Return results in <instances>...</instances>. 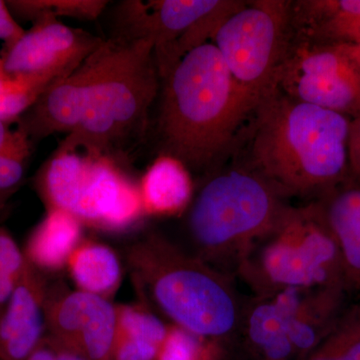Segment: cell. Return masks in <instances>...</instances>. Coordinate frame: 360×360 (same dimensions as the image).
I'll list each match as a JSON object with an SVG mask.
<instances>
[{"label": "cell", "instance_id": "cell-1", "mask_svg": "<svg viewBox=\"0 0 360 360\" xmlns=\"http://www.w3.org/2000/svg\"><path fill=\"white\" fill-rule=\"evenodd\" d=\"M352 120L274 89L252 110L232 153L283 198H319L350 176Z\"/></svg>", "mask_w": 360, "mask_h": 360}, {"label": "cell", "instance_id": "cell-2", "mask_svg": "<svg viewBox=\"0 0 360 360\" xmlns=\"http://www.w3.org/2000/svg\"><path fill=\"white\" fill-rule=\"evenodd\" d=\"M162 82V155L176 158L189 172L215 169L232 155L255 104L212 42L186 53Z\"/></svg>", "mask_w": 360, "mask_h": 360}, {"label": "cell", "instance_id": "cell-3", "mask_svg": "<svg viewBox=\"0 0 360 360\" xmlns=\"http://www.w3.org/2000/svg\"><path fill=\"white\" fill-rule=\"evenodd\" d=\"M127 262L142 295L174 326L217 341L240 326L245 307L229 274L160 234L137 241Z\"/></svg>", "mask_w": 360, "mask_h": 360}, {"label": "cell", "instance_id": "cell-4", "mask_svg": "<svg viewBox=\"0 0 360 360\" xmlns=\"http://www.w3.org/2000/svg\"><path fill=\"white\" fill-rule=\"evenodd\" d=\"M101 65L79 124L61 146L117 156L139 141L160 77L150 39L112 37L98 46Z\"/></svg>", "mask_w": 360, "mask_h": 360}, {"label": "cell", "instance_id": "cell-5", "mask_svg": "<svg viewBox=\"0 0 360 360\" xmlns=\"http://www.w3.org/2000/svg\"><path fill=\"white\" fill-rule=\"evenodd\" d=\"M269 182L239 165L217 172L201 187L187 217L191 255L227 274L290 206Z\"/></svg>", "mask_w": 360, "mask_h": 360}, {"label": "cell", "instance_id": "cell-6", "mask_svg": "<svg viewBox=\"0 0 360 360\" xmlns=\"http://www.w3.org/2000/svg\"><path fill=\"white\" fill-rule=\"evenodd\" d=\"M236 272L262 297L290 288L347 290L340 250L314 202L290 206L248 250Z\"/></svg>", "mask_w": 360, "mask_h": 360}, {"label": "cell", "instance_id": "cell-7", "mask_svg": "<svg viewBox=\"0 0 360 360\" xmlns=\"http://www.w3.org/2000/svg\"><path fill=\"white\" fill-rule=\"evenodd\" d=\"M37 188L47 210H60L84 226L120 232L146 215L139 184L110 156L59 146L37 174Z\"/></svg>", "mask_w": 360, "mask_h": 360}, {"label": "cell", "instance_id": "cell-8", "mask_svg": "<svg viewBox=\"0 0 360 360\" xmlns=\"http://www.w3.org/2000/svg\"><path fill=\"white\" fill-rule=\"evenodd\" d=\"M291 1H245L213 34L224 65L239 89L257 104L276 89L277 77L293 40Z\"/></svg>", "mask_w": 360, "mask_h": 360}, {"label": "cell", "instance_id": "cell-9", "mask_svg": "<svg viewBox=\"0 0 360 360\" xmlns=\"http://www.w3.org/2000/svg\"><path fill=\"white\" fill-rule=\"evenodd\" d=\"M243 0H158L122 2V37L155 42L160 80L189 51L207 44L219 25L245 6Z\"/></svg>", "mask_w": 360, "mask_h": 360}, {"label": "cell", "instance_id": "cell-10", "mask_svg": "<svg viewBox=\"0 0 360 360\" xmlns=\"http://www.w3.org/2000/svg\"><path fill=\"white\" fill-rule=\"evenodd\" d=\"M276 89L290 98L349 117L360 115V66L349 44L292 40Z\"/></svg>", "mask_w": 360, "mask_h": 360}, {"label": "cell", "instance_id": "cell-11", "mask_svg": "<svg viewBox=\"0 0 360 360\" xmlns=\"http://www.w3.org/2000/svg\"><path fill=\"white\" fill-rule=\"evenodd\" d=\"M47 336L59 347L89 360H111L116 307L110 300L63 284L49 288L45 307Z\"/></svg>", "mask_w": 360, "mask_h": 360}, {"label": "cell", "instance_id": "cell-12", "mask_svg": "<svg viewBox=\"0 0 360 360\" xmlns=\"http://www.w3.org/2000/svg\"><path fill=\"white\" fill-rule=\"evenodd\" d=\"M103 42V39L42 16L28 32L4 46L2 70L6 75L71 73Z\"/></svg>", "mask_w": 360, "mask_h": 360}, {"label": "cell", "instance_id": "cell-13", "mask_svg": "<svg viewBox=\"0 0 360 360\" xmlns=\"http://www.w3.org/2000/svg\"><path fill=\"white\" fill-rule=\"evenodd\" d=\"M98 46L68 77L45 90L18 120V129L30 141L59 132L70 134L79 124L101 65Z\"/></svg>", "mask_w": 360, "mask_h": 360}, {"label": "cell", "instance_id": "cell-14", "mask_svg": "<svg viewBox=\"0 0 360 360\" xmlns=\"http://www.w3.org/2000/svg\"><path fill=\"white\" fill-rule=\"evenodd\" d=\"M49 288L44 272L26 260L20 281L0 315V360H26L44 340Z\"/></svg>", "mask_w": 360, "mask_h": 360}, {"label": "cell", "instance_id": "cell-15", "mask_svg": "<svg viewBox=\"0 0 360 360\" xmlns=\"http://www.w3.org/2000/svg\"><path fill=\"white\" fill-rule=\"evenodd\" d=\"M314 203L340 250L347 290L360 288V182L349 176Z\"/></svg>", "mask_w": 360, "mask_h": 360}, {"label": "cell", "instance_id": "cell-16", "mask_svg": "<svg viewBox=\"0 0 360 360\" xmlns=\"http://www.w3.org/2000/svg\"><path fill=\"white\" fill-rule=\"evenodd\" d=\"M293 39L317 44H359L360 0L291 1Z\"/></svg>", "mask_w": 360, "mask_h": 360}, {"label": "cell", "instance_id": "cell-17", "mask_svg": "<svg viewBox=\"0 0 360 360\" xmlns=\"http://www.w3.org/2000/svg\"><path fill=\"white\" fill-rule=\"evenodd\" d=\"M345 291L342 288L302 290L288 321V336L296 355L309 356L340 326L338 316Z\"/></svg>", "mask_w": 360, "mask_h": 360}, {"label": "cell", "instance_id": "cell-18", "mask_svg": "<svg viewBox=\"0 0 360 360\" xmlns=\"http://www.w3.org/2000/svg\"><path fill=\"white\" fill-rule=\"evenodd\" d=\"M139 191L146 215L172 217L191 205L193 182L184 163L161 155L142 176Z\"/></svg>", "mask_w": 360, "mask_h": 360}, {"label": "cell", "instance_id": "cell-19", "mask_svg": "<svg viewBox=\"0 0 360 360\" xmlns=\"http://www.w3.org/2000/svg\"><path fill=\"white\" fill-rule=\"evenodd\" d=\"M82 227L84 224L70 213L47 210L26 243V260L44 274L59 271L82 243Z\"/></svg>", "mask_w": 360, "mask_h": 360}, {"label": "cell", "instance_id": "cell-20", "mask_svg": "<svg viewBox=\"0 0 360 360\" xmlns=\"http://www.w3.org/2000/svg\"><path fill=\"white\" fill-rule=\"evenodd\" d=\"M240 326L264 360H290L295 356L288 336V311L278 295L255 296L243 309Z\"/></svg>", "mask_w": 360, "mask_h": 360}, {"label": "cell", "instance_id": "cell-21", "mask_svg": "<svg viewBox=\"0 0 360 360\" xmlns=\"http://www.w3.org/2000/svg\"><path fill=\"white\" fill-rule=\"evenodd\" d=\"M168 326L143 307H116L111 360H155Z\"/></svg>", "mask_w": 360, "mask_h": 360}, {"label": "cell", "instance_id": "cell-22", "mask_svg": "<svg viewBox=\"0 0 360 360\" xmlns=\"http://www.w3.org/2000/svg\"><path fill=\"white\" fill-rule=\"evenodd\" d=\"M68 272L78 290L110 300L120 288L122 265L110 246L82 240L68 259Z\"/></svg>", "mask_w": 360, "mask_h": 360}, {"label": "cell", "instance_id": "cell-23", "mask_svg": "<svg viewBox=\"0 0 360 360\" xmlns=\"http://www.w3.org/2000/svg\"><path fill=\"white\" fill-rule=\"evenodd\" d=\"M70 73L47 72L0 77V120H18L45 90Z\"/></svg>", "mask_w": 360, "mask_h": 360}, {"label": "cell", "instance_id": "cell-24", "mask_svg": "<svg viewBox=\"0 0 360 360\" xmlns=\"http://www.w3.org/2000/svg\"><path fill=\"white\" fill-rule=\"evenodd\" d=\"M108 1L103 0H39V1H9L16 13L34 22L42 16L58 18H77L80 20H94L101 15Z\"/></svg>", "mask_w": 360, "mask_h": 360}, {"label": "cell", "instance_id": "cell-25", "mask_svg": "<svg viewBox=\"0 0 360 360\" xmlns=\"http://www.w3.org/2000/svg\"><path fill=\"white\" fill-rule=\"evenodd\" d=\"M305 360H360V321L352 316L341 321Z\"/></svg>", "mask_w": 360, "mask_h": 360}, {"label": "cell", "instance_id": "cell-26", "mask_svg": "<svg viewBox=\"0 0 360 360\" xmlns=\"http://www.w3.org/2000/svg\"><path fill=\"white\" fill-rule=\"evenodd\" d=\"M26 258L11 234L0 227V315L25 270Z\"/></svg>", "mask_w": 360, "mask_h": 360}, {"label": "cell", "instance_id": "cell-27", "mask_svg": "<svg viewBox=\"0 0 360 360\" xmlns=\"http://www.w3.org/2000/svg\"><path fill=\"white\" fill-rule=\"evenodd\" d=\"M205 340L179 326H168L155 360H200Z\"/></svg>", "mask_w": 360, "mask_h": 360}, {"label": "cell", "instance_id": "cell-28", "mask_svg": "<svg viewBox=\"0 0 360 360\" xmlns=\"http://www.w3.org/2000/svg\"><path fill=\"white\" fill-rule=\"evenodd\" d=\"M26 156L0 155V210L20 187L25 174Z\"/></svg>", "mask_w": 360, "mask_h": 360}, {"label": "cell", "instance_id": "cell-29", "mask_svg": "<svg viewBox=\"0 0 360 360\" xmlns=\"http://www.w3.org/2000/svg\"><path fill=\"white\" fill-rule=\"evenodd\" d=\"M32 143L27 135L20 129H9L8 123L0 120V155L30 158Z\"/></svg>", "mask_w": 360, "mask_h": 360}, {"label": "cell", "instance_id": "cell-30", "mask_svg": "<svg viewBox=\"0 0 360 360\" xmlns=\"http://www.w3.org/2000/svg\"><path fill=\"white\" fill-rule=\"evenodd\" d=\"M348 162L350 176L360 182V115L354 117L350 123Z\"/></svg>", "mask_w": 360, "mask_h": 360}, {"label": "cell", "instance_id": "cell-31", "mask_svg": "<svg viewBox=\"0 0 360 360\" xmlns=\"http://www.w3.org/2000/svg\"><path fill=\"white\" fill-rule=\"evenodd\" d=\"M25 32L13 20L6 2L0 1V39L4 40V46L13 44Z\"/></svg>", "mask_w": 360, "mask_h": 360}, {"label": "cell", "instance_id": "cell-32", "mask_svg": "<svg viewBox=\"0 0 360 360\" xmlns=\"http://www.w3.org/2000/svg\"><path fill=\"white\" fill-rule=\"evenodd\" d=\"M26 360H58L56 345L46 335L37 349Z\"/></svg>", "mask_w": 360, "mask_h": 360}, {"label": "cell", "instance_id": "cell-33", "mask_svg": "<svg viewBox=\"0 0 360 360\" xmlns=\"http://www.w3.org/2000/svg\"><path fill=\"white\" fill-rule=\"evenodd\" d=\"M222 348L219 341L205 340L201 347L200 360H222Z\"/></svg>", "mask_w": 360, "mask_h": 360}, {"label": "cell", "instance_id": "cell-34", "mask_svg": "<svg viewBox=\"0 0 360 360\" xmlns=\"http://www.w3.org/2000/svg\"><path fill=\"white\" fill-rule=\"evenodd\" d=\"M53 342V341H52ZM56 347V354H58V360H89L85 359L84 355L72 352L63 347H59L56 342H53Z\"/></svg>", "mask_w": 360, "mask_h": 360}, {"label": "cell", "instance_id": "cell-35", "mask_svg": "<svg viewBox=\"0 0 360 360\" xmlns=\"http://www.w3.org/2000/svg\"><path fill=\"white\" fill-rule=\"evenodd\" d=\"M349 51L356 61L360 60V42L359 44H349Z\"/></svg>", "mask_w": 360, "mask_h": 360}, {"label": "cell", "instance_id": "cell-36", "mask_svg": "<svg viewBox=\"0 0 360 360\" xmlns=\"http://www.w3.org/2000/svg\"><path fill=\"white\" fill-rule=\"evenodd\" d=\"M2 75H4V70H2V60L0 58V77H2Z\"/></svg>", "mask_w": 360, "mask_h": 360}, {"label": "cell", "instance_id": "cell-37", "mask_svg": "<svg viewBox=\"0 0 360 360\" xmlns=\"http://www.w3.org/2000/svg\"><path fill=\"white\" fill-rule=\"evenodd\" d=\"M355 315H356V316L360 317V307H359V309L357 310V312H356V314H355Z\"/></svg>", "mask_w": 360, "mask_h": 360}, {"label": "cell", "instance_id": "cell-38", "mask_svg": "<svg viewBox=\"0 0 360 360\" xmlns=\"http://www.w3.org/2000/svg\"><path fill=\"white\" fill-rule=\"evenodd\" d=\"M354 316L356 317V319H359V321H360V317L356 316V315H355V314H354Z\"/></svg>", "mask_w": 360, "mask_h": 360}, {"label": "cell", "instance_id": "cell-39", "mask_svg": "<svg viewBox=\"0 0 360 360\" xmlns=\"http://www.w3.org/2000/svg\"><path fill=\"white\" fill-rule=\"evenodd\" d=\"M357 63H359V65L360 66V60L359 61H356Z\"/></svg>", "mask_w": 360, "mask_h": 360}]
</instances>
